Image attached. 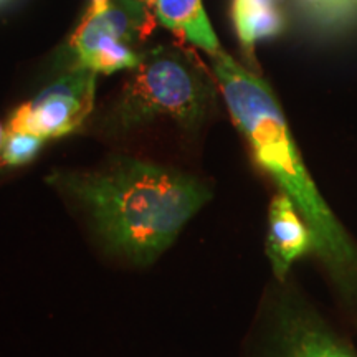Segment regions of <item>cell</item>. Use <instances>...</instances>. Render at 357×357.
Here are the masks:
<instances>
[{"label":"cell","mask_w":357,"mask_h":357,"mask_svg":"<svg viewBox=\"0 0 357 357\" xmlns=\"http://www.w3.org/2000/svg\"><path fill=\"white\" fill-rule=\"evenodd\" d=\"M155 17L164 26L202 48L208 55L222 50L202 0H155Z\"/></svg>","instance_id":"30bf717a"},{"label":"cell","mask_w":357,"mask_h":357,"mask_svg":"<svg viewBox=\"0 0 357 357\" xmlns=\"http://www.w3.org/2000/svg\"><path fill=\"white\" fill-rule=\"evenodd\" d=\"M45 139L30 132L6 131L2 151H0V166H24L37 158Z\"/></svg>","instance_id":"7c38bea8"},{"label":"cell","mask_w":357,"mask_h":357,"mask_svg":"<svg viewBox=\"0 0 357 357\" xmlns=\"http://www.w3.org/2000/svg\"><path fill=\"white\" fill-rule=\"evenodd\" d=\"M273 357H357V354L307 312L284 306L276 321Z\"/></svg>","instance_id":"5b68a950"},{"label":"cell","mask_w":357,"mask_h":357,"mask_svg":"<svg viewBox=\"0 0 357 357\" xmlns=\"http://www.w3.org/2000/svg\"><path fill=\"white\" fill-rule=\"evenodd\" d=\"M50 182L82 205L109 252L141 266L158 260L211 199L197 177L132 158L56 172Z\"/></svg>","instance_id":"6da1fadb"},{"label":"cell","mask_w":357,"mask_h":357,"mask_svg":"<svg viewBox=\"0 0 357 357\" xmlns=\"http://www.w3.org/2000/svg\"><path fill=\"white\" fill-rule=\"evenodd\" d=\"M86 19L95 20L105 32L132 48L147 40L155 29L154 15L139 0H111L108 10Z\"/></svg>","instance_id":"8fae6325"},{"label":"cell","mask_w":357,"mask_h":357,"mask_svg":"<svg viewBox=\"0 0 357 357\" xmlns=\"http://www.w3.org/2000/svg\"><path fill=\"white\" fill-rule=\"evenodd\" d=\"M96 73L75 66L32 101L13 111L7 131L53 139L77 131L95 106Z\"/></svg>","instance_id":"277c9868"},{"label":"cell","mask_w":357,"mask_h":357,"mask_svg":"<svg viewBox=\"0 0 357 357\" xmlns=\"http://www.w3.org/2000/svg\"><path fill=\"white\" fill-rule=\"evenodd\" d=\"M114 108V123L132 129L158 118L185 128L202 121L211 106L212 84L187 53L159 47L141 55Z\"/></svg>","instance_id":"3957f363"},{"label":"cell","mask_w":357,"mask_h":357,"mask_svg":"<svg viewBox=\"0 0 357 357\" xmlns=\"http://www.w3.org/2000/svg\"><path fill=\"white\" fill-rule=\"evenodd\" d=\"M109 2L111 0H91L86 15L84 17H96V15H100V13L106 12L109 7Z\"/></svg>","instance_id":"4fadbf2b"},{"label":"cell","mask_w":357,"mask_h":357,"mask_svg":"<svg viewBox=\"0 0 357 357\" xmlns=\"http://www.w3.org/2000/svg\"><path fill=\"white\" fill-rule=\"evenodd\" d=\"M289 6L303 29L316 38L357 32V0H289Z\"/></svg>","instance_id":"9c48e42d"},{"label":"cell","mask_w":357,"mask_h":357,"mask_svg":"<svg viewBox=\"0 0 357 357\" xmlns=\"http://www.w3.org/2000/svg\"><path fill=\"white\" fill-rule=\"evenodd\" d=\"M266 250L276 278L283 280L293 263L314 250V240L296 205L284 194L276 195L268 212Z\"/></svg>","instance_id":"8992f818"},{"label":"cell","mask_w":357,"mask_h":357,"mask_svg":"<svg viewBox=\"0 0 357 357\" xmlns=\"http://www.w3.org/2000/svg\"><path fill=\"white\" fill-rule=\"evenodd\" d=\"M70 43L77 55V66L95 71L96 75L134 70L141 60V55H137L131 45L114 38L86 17L75 30Z\"/></svg>","instance_id":"52a82bcc"},{"label":"cell","mask_w":357,"mask_h":357,"mask_svg":"<svg viewBox=\"0 0 357 357\" xmlns=\"http://www.w3.org/2000/svg\"><path fill=\"white\" fill-rule=\"evenodd\" d=\"M3 141H6V131H3V128L0 126V151H2Z\"/></svg>","instance_id":"5bb4252c"},{"label":"cell","mask_w":357,"mask_h":357,"mask_svg":"<svg viewBox=\"0 0 357 357\" xmlns=\"http://www.w3.org/2000/svg\"><path fill=\"white\" fill-rule=\"evenodd\" d=\"M211 56L227 108L258 166L296 205L312 234V252L324 261L339 289L347 298L357 296V247L307 172L273 91L223 50Z\"/></svg>","instance_id":"7a4b0ae2"},{"label":"cell","mask_w":357,"mask_h":357,"mask_svg":"<svg viewBox=\"0 0 357 357\" xmlns=\"http://www.w3.org/2000/svg\"><path fill=\"white\" fill-rule=\"evenodd\" d=\"M231 20L243 52L253 56L258 42L287 29L284 0H231Z\"/></svg>","instance_id":"ba28073f"},{"label":"cell","mask_w":357,"mask_h":357,"mask_svg":"<svg viewBox=\"0 0 357 357\" xmlns=\"http://www.w3.org/2000/svg\"><path fill=\"white\" fill-rule=\"evenodd\" d=\"M139 2H142V3H146V6H147V7H154L155 0H139Z\"/></svg>","instance_id":"9a60e30c"}]
</instances>
